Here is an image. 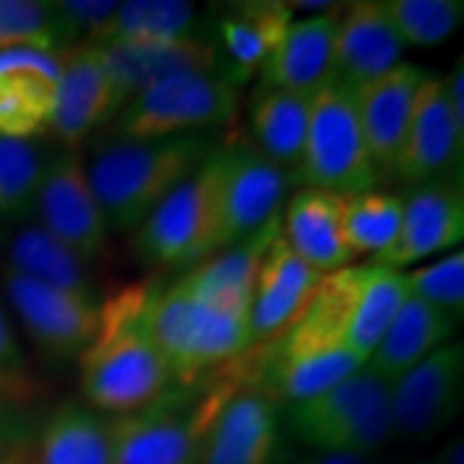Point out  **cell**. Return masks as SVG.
<instances>
[{"instance_id": "27", "label": "cell", "mask_w": 464, "mask_h": 464, "mask_svg": "<svg viewBox=\"0 0 464 464\" xmlns=\"http://www.w3.org/2000/svg\"><path fill=\"white\" fill-rule=\"evenodd\" d=\"M313 96L279 91V88H258L250 103V127L258 152L274 166L297 168L307 124H310Z\"/></svg>"}, {"instance_id": "24", "label": "cell", "mask_w": 464, "mask_h": 464, "mask_svg": "<svg viewBox=\"0 0 464 464\" xmlns=\"http://www.w3.org/2000/svg\"><path fill=\"white\" fill-rule=\"evenodd\" d=\"M284 240L317 274L328 276L353 258L343 230V197L302 188L284 209Z\"/></svg>"}, {"instance_id": "7", "label": "cell", "mask_w": 464, "mask_h": 464, "mask_svg": "<svg viewBox=\"0 0 464 464\" xmlns=\"http://www.w3.org/2000/svg\"><path fill=\"white\" fill-rule=\"evenodd\" d=\"M295 173L307 188L341 197L372 191L380 168L369 158L353 91L331 81L313 96L304 150Z\"/></svg>"}, {"instance_id": "12", "label": "cell", "mask_w": 464, "mask_h": 464, "mask_svg": "<svg viewBox=\"0 0 464 464\" xmlns=\"http://www.w3.org/2000/svg\"><path fill=\"white\" fill-rule=\"evenodd\" d=\"M464 390V346L447 343L390 384L392 431L408 439L433 436L459 415Z\"/></svg>"}, {"instance_id": "30", "label": "cell", "mask_w": 464, "mask_h": 464, "mask_svg": "<svg viewBox=\"0 0 464 464\" xmlns=\"http://www.w3.org/2000/svg\"><path fill=\"white\" fill-rule=\"evenodd\" d=\"M194 24V5L179 0H130L119 3L99 44L116 42H163L186 36Z\"/></svg>"}, {"instance_id": "39", "label": "cell", "mask_w": 464, "mask_h": 464, "mask_svg": "<svg viewBox=\"0 0 464 464\" xmlns=\"http://www.w3.org/2000/svg\"><path fill=\"white\" fill-rule=\"evenodd\" d=\"M462 436L451 439L447 447L441 449V454L436 457V464H462Z\"/></svg>"}, {"instance_id": "21", "label": "cell", "mask_w": 464, "mask_h": 464, "mask_svg": "<svg viewBox=\"0 0 464 464\" xmlns=\"http://www.w3.org/2000/svg\"><path fill=\"white\" fill-rule=\"evenodd\" d=\"M423 78L420 67L400 63L353 91L366 150L377 168L392 170L395 166Z\"/></svg>"}, {"instance_id": "20", "label": "cell", "mask_w": 464, "mask_h": 464, "mask_svg": "<svg viewBox=\"0 0 464 464\" xmlns=\"http://www.w3.org/2000/svg\"><path fill=\"white\" fill-rule=\"evenodd\" d=\"M101 50L109 63L121 109L148 85L158 83L168 75L217 72V47L191 34L163 42H116L103 44Z\"/></svg>"}, {"instance_id": "5", "label": "cell", "mask_w": 464, "mask_h": 464, "mask_svg": "<svg viewBox=\"0 0 464 464\" xmlns=\"http://www.w3.org/2000/svg\"><path fill=\"white\" fill-rule=\"evenodd\" d=\"M289 431L310 451L364 457L392 433L390 384L362 366L315 398L289 405Z\"/></svg>"}, {"instance_id": "23", "label": "cell", "mask_w": 464, "mask_h": 464, "mask_svg": "<svg viewBox=\"0 0 464 464\" xmlns=\"http://www.w3.org/2000/svg\"><path fill=\"white\" fill-rule=\"evenodd\" d=\"M338 11L292 21L282 42L258 67L264 88L315 96L333 81V47H335Z\"/></svg>"}, {"instance_id": "31", "label": "cell", "mask_w": 464, "mask_h": 464, "mask_svg": "<svg viewBox=\"0 0 464 464\" xmlns=\"http://www.w3.org/2000/svg\"><path fill=\"white\" fill-rule=\"evenodd\" d=\"M402 225V197L384 191H362L343 197V230L353 256L390 248Z\"/></svg>"}, {"instance_id": "2", "label": "cell", "mask_w": 464, "mask_h": 464, "mask_svg": "<svg viewBox=\"0 0 464 464\" xmlns=\"http://www.w3.org/2000/svg\"><path fill=\"white\" fill-rule=\"evenodd\" d=\"M148 317L173 384L181 387L225 369L253 346L248 307L201 289L188 274L155 286Z\"/></svg>"}, {"instance_id": "33", "label": "cell", "mask_w": 464, "mask_h": 464, "mask_svg": "<svg viewBox=\"0 0 464 464\" xmlns=\"http://www.w3.org/2000/svg\"><path fill=\"white\" fill-rule=\"evenodd\" d=\"M384 8L405 47H436L464 18L462 0H384Z\"/></svg>"}, {"instance_id": "11", "label": "cell", "mask_w": 464, "mask_h": 464, "mask_svg": "<svg viewBox=\"0 0 464 464\" xmlns=\"http://www.w3.org/2000/svg\"><path fill=\"white\" fill-rule=\"evenodd\" d=\"M36 212L42 230L72 250L83 264L106 248L109 225L88 181V168L78 150H65L44 163Z\"/></svg>"}, {"instance_id": "17", "label": "cell", "mask_w": 464, "mask_h": 464, "mask_svg": "<svg viewBox=\"0 0 464 464\" xmlns=\"http://www.w3.org/2000/svg\"><path fill=\"white\" fill-rule=\"evenodd\" d=\"M60 54L47 50L0 52V134L29 140L52 127L60 85Z\"/></svg>"}, {"instance_id": "14", "label": "cell", "mask_w": 464, "mask_h": 464, "mask_svg": "<svg viewBox=\"0 0 464 464\" xmlns=\"http://www.w3.org/2000/svg\"><path fill=\"white\" fill-rule=\"evenodd\" d=\"M464 137L457 132L449 111L444 78L426 75L418 88L413 116L398 152L392 173L411 186L447 179L449 173L462 181Z\"/></svg>"}, {"instance_id": "41", "label": "cell", "mask_w": 464, "mask_h": 464, "mask_svg": "<svg viewBox=\"0 0 464 464\" xmlns=\"http://www.w3.org/2000/svg\"><path fill=\"white\" fill-rule=\"evenodd\" d=\"M423 464H436V462H423Z\"/></svg>"}, {"instance_id": "28", "label": "cell", "mask_w": 464, "mask_h": 464, "mask_svg": "<svg viewBox=\"0 0 464 464\" xmlns=\"http://www.w3.org/2000/svg\"><path fill=\"white\" fill-rule=\"evenodd\" d=\"M34 464H111L106 418L81 402H63L42 429Z\"/></svg>"}, {"instance_id": "18", "label": "cell", "mask_w": 464, "mask_h": 464, "mask_svg": "<svg viewBox=\"0 0 464 464\" xmlns=\"http://www.w3.org/2000/svg\"><path fill=\"white\" fill-rule=\"evenodd\" d=\"M405 44L387 16L384 0H362L338 14L333 83L356 91L402 63Z\"/></svg>"}, {"instance_id": "34", "label": "cell", "mask_w": 464, "mask_h": 464, "mask_svg": "<svg viewBox=\"0 0 464 464\" xmlns=\"http://www.w3.org/2000/svg\"><path fill=\"white\" fill-rule=\"evenodd\" d=\"M18 47L60 50L52 3L0 0V52Z\"/></svg>"}, {"instance_id": "37", "label": "cell", "mask_w": 464, "mask_h": 464, "mask_svg": "<svg viewBox=\"0 0 464 464\" xmlns=\"http://www.w3.org/2000/svg\"><path fill=\"white\" fill-rule=\"evenodd\" d=\"M24 447L21 441V413L0 405V454Z\"/></svg>"}, {"instance_id": "4", "label": "cell", "mask_w": 464, "mask_h": 464, "mask_svg": "<svg viewBox=\"0 0 464 464\" xmlns=\"http://www.w3.org/2000/svg\"><path fill=\"white\" fill-rule=\"evenodd\" d=\"M207 155L209 145L201 134L121 140L101 150L88 168V181L109 230L140 227Z\"/></svg>"}, {"instance_id": "36", "label": "cell", "mask_w": 464, "mask_h": 464, "mask_svg": "<svg viewBox=\"0 0 464 464\" xmlns=\"http://www.w3.org/2000/svg\"><path fill=\"white\" fill-rule=\"evenodd\" d=\"M36 395H39V384L29 372L14 325L0 310V405L24 413V408L32 405Z\"/></svg>"}, {"instance_id": "9", "label": "cell", "mask_w": 464, "mask_h": 464, "mask_svg": "<svg viewBox=\"0 0 464 464\" xmlns=\"http://www.w3.org/2000/svg\"><path fill=\"white\" fill-rule=\"evenodd\" d=\"M217 170L207 155L186 181L160 201L134 232V250L148 266L183 268L215 256Z\"/></svg>"}, {"instance_id": "10", "label": "cell", "mask_w": 464, "mask_h": 464, "mask_svg": "<svg viewBox=\"0 0 464 464\" xmlns=\"http://www.w3.org/2000/svg\"><path fill=\"white\" fill-rule=\"evenodd\" d=\"M217 253L248 240L276 217L286 176L258 150L227 148L215 152Z\"/></svg>"}, {"instance_id": "8", "label": "cell", "mask_w": 464, "mask_h": 464, "mask_svg": "<svg viewBox=\"0 0 464 464\" xmlns=\"http://www.w3.org/2000/svg\"><path fill=\"white\" fill-rule=\"evenodd\" d=\"M240 85L225 72H176L148 85L119 111L124 140H158L227 124L237 114Z\"/></svg>"}, {"instance_id": "29", "label": "cell", "mask_w": 464, "mask_h": 464, "mask_svg": "<svg viewBox=\"0 0 464 464\" xmlns=\"http://www.w3.org/2000/svg\"><path fill=\"white\" fill-rule=\"evenodd\" d=\"M8 268L26 274L36 282L50 284L54 289H63L67 295L96 302L93 284L83 261L39 225L18 232L8 253Z\"/></svg>"}, {"instance_id": "26", "label": "cell", "mask_w": 464, "mask_h": 464, "mask_svg": "<svg viewBox=\"0 0 464 464\" xmlns=\"http://www.w3.org/2000/svg\"><path fill=\"white\" fill-rule=\"evenodd\" d=\"M295 14L289 3L258 0L232 5L217 24L219 44L230 60V75L240 85L250 72L264 65V60L282 42L286 29L292 26Z\"/></svg>"}, {"instance_id": "25", "label": "cell", "mask_w": 464, "mask_h": 464, "mask_svg": "<svg viewBox=\"0 0 464 464\" xmlns=\"http://www.w3.org/2000/svg\"><path fill=\"white\" fill-rule=\"evenodd\" d=\"M457 323V317L447 315L420 299L408 297L364 366L382 382L392 384L400 374L423 362L429 353L451 343Z\"/></svg>"}, {"instance_id": "3", "label": "cell", "mask_w": 464, "mask_h": 464, "mask_svg": "<svg viewBox=\"0 0 464 464\" xmlns=\"http://www.w3.org/2000/svg\"><path fill=\"white\" fill-rule=\"evenodd\" d=\"M246 392L235 362L197 384H173L134 413L106 418L111 464H199L217 415Z\"/></svg>"}, {"instance_id": "42", "label": "cell", "mask_w": 464, "mask_h": 464, "mask_svg": "<svg viewBox=\"0 0 464 464\" xmlns=\"http://www.w3.org/2000/svg\"><path fill=\"white\" fill-rule=\"evenodd\" d=\"M32 464H34V459H32Z\"/></svg>"}, {"instance_id": "38", "label": "cell", "mask_w": 464, "mask_h": 464, "mask_svg": "<svg viewBox=\"0 0 464 464\" xmlns=\"http://www.w3.org/2000/svg\"><path fill=\"white\" fill-rule=\"evenodd\" d=\"M297 464H369L364 457L356 454H320L313 451L310 457H302Z\"/></svg>"}, {"instance_id": "13", "label": "cell", "mask_w": 464, "mask_h": 464, "mask_svg": "<svg viewBox=\"0 0 464 464\" xmlns=\"http://www.w3.org/2000/svg\"><path fill=\"white\" fill-rule=\"evenodd\" d=\"M5 295L32 341L54 359H78L99 328V302L5 268Z\"/></svg>"}, {"instance_id": "15", "label": "cell", "mask_w": 464, "mask_h": 464, "mask_svg": "<svg viewBox=\"0 0 464 464\" xmlns=\"http://www.w3.org/2000/svg\"><path fill=\"white\" fill-rule=\"evenodd\" d=\"M464 235L462 181H441L413 186L402 197V225L390 248L374 256V264L402 271V266L429 258L433 253L454 248Z\"/></svg>"}, {"instance_id": "6", "label": "cell", "mask_w": 464, "mask_h": 464, "mask_svg": "<svg viewBox=\"0 0 464 464\" xmlns=\"http://www.w3.org/2000/svg\"><path fill=\"white\" fill-rule=\"evenodd\" d=\"M408 297L405 271L380 264L346 266L323 276L304 313L366 364Z\"/></svg>"}, {"instance_id": "40", "label": "cell", "mask_w": 464, "mask_h": 464, "mask_svg": "<svg viewBox=\"0 0 464 464\" xmlns=\"http://www.w3.org/2000/svg\"><path fill=\"white\" fill-rule=\"evenodd\" d=\"M0 464H32V457H29L26 447H18L0 454Z\"/></svg>"}, {"instance_id": "19", "label": "cell", "mask_w": 464, "mask_h": 464, "mask_svg": "<svg viewBox=\"0 0 464 464\" xmlns=\"http://www.w3.org/2000/svg\"><path fill=\"white\" fill-rule=\"evenodd\" d=\"M320 282L323 274L310 268L286 246L279 225L258 261L250 302V341L264 343L271 335L284 331L304 310Z\"/></svg>"}, {"instance_id": "1", "label": "cell", "mask_w": 464, "mask_h": 464, "mask_svg": "<svg viewBox=\"0 0 464 464\" xmlns=\"http://www.w3.org/2000/svg\"><path fill=\"white\" fill-rule=\"evenodd\" d=\"M152 292L155 284H134L99 304L96 335L78 356L81 390L96 413H134L173 387L150 331Z\"/></svg>"}, {"instance_id": "32", "label": "cell", "mask_w": 464, "mask_h": 464, "mask_svg": "<svg viewBox=\"0 0 464 464\" xmlns=\"http://www.w3.org/2000/svg\"><path fill=\"white\" fill-rule=\"evenodd\" d=\"M44 160L29 140L0 134V217L24 219L36 209Z\"/></svg>"}, {"instance_id": "16", "label": "cell", "mask_w": 464, "mask_h": 464, "mask_svg": "<svg viewBox=\"0 0 464 464\" xmlns=\"http://www.w3.org/2000/svg\"><path fill=\"white\" fill-rule=\"evenodd\" d=\"M60 85L52 130L67 150H78L83 140L109 116L121 111L114 81L101 47L83 44L60 52Z\"/></svg>"}, {"instance_id": "22", "label": "cell", "mask_w": 464, "mask_h": 464, "mask_svg": "<svg viewBox=\"0 0 464 464\" xmlns=\"http://www.w3.org/2000/svg\"><path fill=\"white\" fill-rule=\"evenodd\" d=\"M199 464H282L276 405L256 392H237L217 415Z\"/></svg>"}, {"instance_id": "35", "label": "cell", "mask_w": 464, "mask_h": 464, "mask_svg": "<svg viewBox=\"0 0 464 464\" xmlns=\"http://www.w3.org/2000/svg\"><path fill=\"white\" fill-rule=\"evenodd\" d=\"M411 297L462 320L464 310V253L454 250L444 258L405 274Z\"/></svg>"}]
</instances>
